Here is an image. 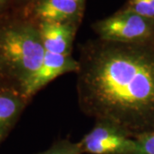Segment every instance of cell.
Listing matches in <instances>:
<instances>
[{
	"instance_id": "obj_4",
	"label": "cell",
	"mask_w": 154,
	"mask_h": 154,
	"mask_svg": "<svg viewBox=\"0 0 154 154\" xmlns=\"http://www.w3.org/2000/svg\"><path fill=\"white\" fill-rule=\"evenodd\" d=\"M83 152L90 154H132L134 138L120 128L104 122L95 125L80 141Z\"/></svg>"
},
{
	"instance_id": "obj_10",
	"label": "cell",
	"mask_w": 154,
	"mask_h": 154,
	"mask_svg": "<svg viewBox=\"0 0 154 154\" xmlns=\"http://www.w3.org/2000/svg\"><path fill=\"white\" fill-rule=\"evenodd\" d=\"M80 142H72L69 140H59L49 149L38 154H82Z\"/></svg>"
},
{
	"instance_id": "obj_11",
	"label": "cell",
	"mask_w": 154,
	"mask_h": 154,
	"mask_svg": "<svg viewBox=\"0 0 154 154\" xmlns=\"http://www.w3.org/2000/svg\"><path fill=\"white\" fill-rule=\"evenodd\" d=\"M134 141L132 154H154V129L136 136Z\"/></svg>"
},
{
	"instance_id": "obj_13",
	"label": "cell",
	"mask_w": 154,
	"mask_h": 154,
	"mask_svg": "<svg viewBox=\"0 0 154 154\" xmlns=\"http://www.w3.org/2000/svg\"><path fill=\"white\" fill-rule=\"evenodd\" d=\"M73 1H75V2H76L78 4H80L81 5H82V3L84 0H73Z\"/></svg>"
},
{
	"instance_id": "obj_3",
	"label": "cell",
	"mask_w": 154,
	"mask_h": 154,
	"mask_svg": "<svg viewBox=\"0 0 154 154\" xmlns=\"http://www.w3.org/2000/svg\"><path fill=\"white\" fill-rule=\"evenodd\" d=\"M94 28L99 38L106 41L124 44L154 43V21L124 10L96 22Z\"/></svg>"
},
{
	"instance_id": "obj_12",
	"label": "cell",
	"mask_w": 154,
	"mask_h": 154,
	"mask_svg": "<svg viewBox=\"0 0 154 154\" xmlns=\"http://www.w3.org/2000/svg\"><path fill=\"white\" fill-rule=\"evenodd\" d=\"M6 0H0V9L4 6V5L5 4Z\"/></svg>"
},
{
	"instance_id": "obj_7",
	"label": "cell",
	"mask_w": 154,
	"mask_h": 154,
	"mask_svg": "<svg viewBox=\"0 0 154 154\" xmlns=\"http://www.w3.org/2000/svg\"><path fill=\"white\" fill-rule=\"evenodd\" d=\"M82 5L73 0H39L33 9L38 22H74L78 21Z\"/></svg>"
},
{
	"instance_id": "obj_1",
	"label": "cell",
	"mask_w": 154,
	"mask_h": 154,
	"mask_svg": "<svg viewBox=\"0 0 154 154\" xmlns=\"http://www.w3.org/2000/svg\"><path fill=\"white\" fill-rule=\"evenodd\" d=\"M76 72L80 109L129 136L154 129V43L99 38L81 48Z\"/></svg>"
},
{
	"instance_id": "obj_9",
	"label": "cell",
	"mask_w": 154,
	"mask_h": 154,
	"mask_svg": "<svg viewBox=\"0 0 154 154\" xmlns=\"http://www.w3.org/2000/svg\"><path fill=\"white\" fill-rule=\"evenodd\" d=\"M123 10L154 21V0H129Z\"/></svg>"
},
{
	"instance_id": "obj_6",
	"label": "cell",
	"mask_w": 154,
	"mask_h": 154,
	"mask_svg": "<svg viewBox=\"0 0 154 154\" xmlns=\"http://www.w3.org/2000/svg\"><path fill=\"white\" fill-rule=\"evenodd\" d=\"M38 26L45 51L71 55L72 44L75 36V23L38 22Z\"/></svg>"
},
{
	"instance_id": "obj_5",
	"label": "cell",
	"mask_w": 154,
	"mask_h": 154,
	"mask_svg": "<svg viewBox=\"0 0 154 154\" xmlns=\"http://www.w3.org/2000/svg\"><path fill=\"white\" fill-rule=\"evenodd\" d=\"M78 61L72 55H59L45 51L41 66L27 84L22 97L28 99L57 77L69 72H76Z\"/></svg>"
},
{
	"instance_id": "obj_2",
	"label": "cell",
	"mask_w": 154,
	"mask_h": 154,
	"mask_svg": "<svg viewBox=\"0 0 154 154\" xmlns=\"http://www.w3.org/2000/svg\"><path fill=\"white\" fill-rule=\"evenodd\" d=\"M45 53L38 26L17 22L0 28V72L15 82L22 96L41 66Z\"/></svg>"
},
{
	"instance_id": "obj_8",
	"label": "cell",
	"mask_w": 154,
	"mask_h": 154,
	"mask_svg": "<svg viewBox=\"0 0 154 154\" xmlns=\"http://www.w3.org/2000/svg\"><path fill=\"white\" fill-rule=\"evenodd\" d=\"M26 101L22 95L12 92L0 94V139L13 126Z\"/></svg>"
}]
</instances>
